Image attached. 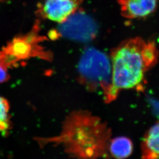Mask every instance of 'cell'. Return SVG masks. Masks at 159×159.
<instances>
[{"instance_id": "1", "label": "cell", "mask_w": 159, "mask_h": 159, "mask_svg": "<svg viewBox=\"0 0 159 159\" xmlns=\"http://www.w3.org/2000/svg\"><path fill=\"white\" fill-rule=\"evenodd\" d=\"M111 136V129L104 121L88 111L79 110L66 117L58 134L38 141L42 147H61L75 159H107L110 157Z\"/></svg>"}, {"instance_id": "10", "label": "cell", "mask_w": 159, "mask_h": 159, "mask_svg": "<svg viewBox=\"0 0 159 159\" xmlns=\"http://www.w3.org/2000/svg\"><path fill=\"white\" fill-rule=\"evenodd\" d=\"M7 74L4 68L0 64V83L4 81L6 79Z\"/></svg>"}, {"instance_id": "11", "label": "cell", "mask_w": 159, "mask_h": 159, "mask_svg": "<svg viewBox=\"0 0 159 159\" xmlns=\"http://www.w3.org/2000/svg\"><path fill=\"white\" fill-rule=\"evenodd\" d=\"M2 1V0H0V1Z\"/></svg>"}, {"instance_id": "5", "label": "cell", "mask_w": 159, "mask_h": 159, "mask_svg": "<svg viewBox=\"0 0 159 159\" xmlns=\"http://www.w3.org/2000/svg\"><path fill=\"white\" fill-rule=\"evenodd\" d=\"M122 15L128 18H145L155 12L158 0H119Z\"/></svg>"}, {"instance_id": "8", "label": "cell", "mask_w": 159, "mask_h": 159, "mask_svg": "<svg viewBox=\"0 0 159 159\" xmlns=\"http://www.w3.org/2000/svg\"><path fill=\"white\" fill-rule=\"evenodd\" d=\"M9 105L4 98L0 96V132L5 133L9 128Z\"/></svg>"}, {"instance_id": "2", "label": "cell", "mask_w": 159, "mask_h": 159, "mask_svg": "<svg viewBox=\"0 0 159 159\" xmlns=\"http://www.w3.org/2000/svg\"><path fill=\"white\" fill-rule=\"evenodd\" d=\"M155 43L141 38L128 40L113 51L111 84L105 93L107 102L116 98L119 92L141 85L146 72L157 62Z\"/></svg>"}, {"instance_id": "7", "label": "cell", "mask_w": 159, "mask_h": 159, "mask_svg": "<svg viewBox=\"0 0 159 159\" xmlns=\"http://www.w3.org/2000/svg\"><path fill=\"white\" fill-rule=\"evenodd\" d=\"M133 149V143L127 137L120 136L111 139L109 143V155L116 159L128 158L132 153Z\"/></svg>"}, {"instance_id": "9", "label": "cell", "mask_w": 159, "mask_h": 159, "mask_svg": "<svg viewBox=\"0 0 159 159\" xmlns=\"http://www.w3.org/2000/svg\"><path fill=\"white\" fill-rule=\"evenodd\" d=\"M29 50V47L26 43L22 41H19L15 43L14 46V50L18 55H25L28 53Z\"/></svg>"}, {"instance_id": "4", "label": "cell", "mask_w": 159, "mask_h": 159, "mask_svg": "<svg viewBox=\"0 0 159 159\" xmlns=\"http://www.w3.org/2000/svg\"><path fill=\"white\" fill-rule=\"evenodd\" d=\"M82 0H44L40 9L43 17L63 23L75 13Z\"/></svg>"}, {"instance_id": "3", "label": "cell", "mask_w": 159, "mask_h": 159, "mask_svg": "<svg viewBox=\"0 0 159 159\" xmlns=\"http://www.w3.org/2000/svg\"><path fill=\"white\" fill-rule=\"evenodd\" d=\"M107 58L97 51L89 50L81 59L80 70L83 78L90 85L100 86L106 93L110 86V65Z\"/></svg>"}, {"instance_id": "6", "label": "cell", "mask_w": 159, "mask_h": 159, "mask_svg": "<svg viewBox=\"0 0 159 159\" xmlns=\"http://www.w3.org/2000/svg\"><path fill=\"white\" fill-rule=\"evenodd\" d=\"M142 149L143 159L159 158V122L153 125L146 134Z\"/></svg>"}, {"instance_id": "12", "label": "cell", "mask_w": 159, "mask_h": 159, "mask_svg": "<svg viewBox=\"0 0 159 159\" xmlns=\"http://www.w3.org/2000/svg\"><path fill=\"white\" fill-rule=\"evenodd\" d=\"M159 159V158H158V159Z\"/></svg>"}]
</instances>
